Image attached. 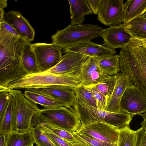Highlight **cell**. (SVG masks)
<instances>
[{
    "instance_id": "35",
    "label": "cell",
    "mask_w": 146,
    "mask_h": 146,
    "mask_svg": "<svg viewBox=\"0 0 146 146\" xmlns=\"http://www.w3.org/2000/svg\"><path fill=\"white\" fill-rule=\"evenodd\" d=\"M136 132L135 146H146V129L142 127Z\"/></svg>"
},
{
    "instance_id": "44",
    "label": "cell",
    "mask_w": 146,
    "mask_h": 146,
    "mask_svg": "<svg viewBox=\"0 0 146 146\" xmlns=\"http://www.w3.org/2000/svg\"><path fill=\"white\" fill-rule=\"evenodd\" d=\"M141 17L143 18L146 19V12Z\"/></svg>"
},
{
    "instance_id": "41",
    "label": "cell",
    "mask_w": 146,
    "mask_h": 146,
    "mask_svg": "<svg viewBox=\"0 0 146 146\" xmlns=\"http://www.w3.org/2000/svg\"><path fill=\"white\" fill-rule=\"evenodd\" d=\"M0 146H6L5 135L0 136Z\"/></svg>"
},
{
    "instance_id": "39",
    "label": "cell",
    "mask_w": 146,
    "mask_h": 146,
    "mask_svg": "<svg viewBox=\"0 0 146 146\" xmlns=\"http://www.w3.org/2000/svg\"><path fill=\"white\" fill-rule=\"evenodd\" d=\"M143 117V120L140 124L142 127L146 129V112L140 115Z\"/></svg>"
},
{
    "instance_id": "33",
    "label": "cell",
    "mask_w": 146,
    "mask_h": 146,
    "mask_svg": "<svg viewBox=\"0 0 146 146\" xmlns=\"http://www.w3.org/2000/svg\"><path fill=\"white\" fill-rule=\"evenodd\" d=\"M39 126L41 127L44 133L56 146H71L69 142L44 128Z\"/></svg>"
},
{
    "instance_id": "24",
    "label": "cell",
    "mask_w": 146,
    "mask_h": 146,
    "mask_svg": "<svg viewBox=\"0 0 146 146\" xmlns=\"http://www.w3.org/2000/svg\"><path fill=\"white\" fill-rule=\"evenodd\" d=\"M22 60L23 65L28 74L40 72L32 44L27 41L23 50Z\"/></svg>"
},
{
    "instance_id": "45",
    "label": "cell",
    "mask_w": 146,
    "mask_h": 146,
    "mask_svg": "<svg viewBox=\"0 0 146 146\" xmlns=\"http://www.w3.org/2000/svg\"><path fill=\"white\" fill-rule=\"evenodd\" d=\"M34 146V145H32V146Z\"/></svg>"
},
{
    "instance_id": "31",
    "label": "cell",
    "mask_w": 146,
    "mask_h": 146,
    "mask_svg": "<svg viewBox=\"0 0 146 146\" xmlns=\"http://www.w3.org/2000/svg\"><path fill=\"white\" fill-rule=\"evenodd\" d=\"M31 129L35 143L37 146H56L44 133L40 126H31Z\"/></svg>"
},
{
    "instance_id": "6",
    "label": "cell",
    "mask_w": 146,
    "mask_h": 146,
    "mask_svg": "<svg viewBox=\"0 0 146 146\" xmlns=\"http://www.w3.org/2000/svg\"><path fill=\"white\" fill-rule=\"evenodd\" d=\"M8 92L14 99L17 108L15 131L22 132L30 129L32 118L40 109L36 104L28 100L20 90L9 89Z\"/></svg>"
},
{
    "instance_id": "1",
    "label": "cell",
    "mask_w": 146,
    "mask_h": 146,
    "mask_svg": "<svg viewBox=\"0 0 146 146\" xmlns=\"http://www.w3.org/2000/svg\"><path fill=\"white\" fill-rule=\"evenodd\" d=\"M27 41L20 36L0 31V86L7 88L10 83L28 74L22 60Z\"/></svg>"
},
{
    "instance_id": "38",
    "label": "cell",
    "mask_w": 146,
    "mask_h": 146,
    "mask_svg": "<svg viewBox=\"0 0 146 146\" xmlns=\"http://www.w3.org/2000/svg\"><path fill=\"white\" fill-rule=\"evenodd\" d=\"M131 43L143 46L146 48V38L133 37L131 39Z\"/></svg>"
},
{
    "instance_id": "2",
    "label": "cell",
    "mask_w": 146,
    "mask_h": 146,
    "mask_svg": "<svg viewBox=\"0 0 146 146\" xmlns=\"http://www.w3.org/2000/svg\"><path fill=\"white\" fill-rule=\"evenodd\" d=\"M120 71L146 94V48L131 43L119 54Z\"/></svg>"
},
{
    "instance_id": "4",
    "label": "cell",
    "mask_w": 146,
    "mask_h": 146,
    "mask_svg": "<svg viewBox=\"0 0 146 146\" xmlns=\"http://www.w3.org/2000/svg\"><path fill=\"white\" fill-rule=\"evenodd\" d=\"M77 104L74 112L80 119L81 126L101 122L120 129L129 126L133 117L127 113L111 112L83 103L77 102Z\"/></svg>"
},
{
    "instance_id": "12",
    "label": "cell",
    "mask_w": 146,
    "mask_h": 146,
    "mask_svg": "<svg viewBox=\"0 0 146 146\" xmlns=\"http://www.w3.org/2000/svg\"><path fill=\"white\" fill-rule=\"evenodd\" d=\"M126 25L122 23L103 29L99 36L103 39L105 46L115 50L117 48H123L130 44L133 37L125 29Z\"/></svg>"
},
{
    "instance_id": "15",
    "label": "cell",
    "mask_w": 146,
    "mask_h": 146,
    "mask_svg": "<svg viewBox=\"0 0 146 146\" xmlns=\"http://www.w3.org/2000/svg\"><path fill=\"white\" fill-rule=\"evenodd\" d=\"M4 19L15 30L20 36L30 42L34 40L35 30L20 12L15 10L9 11L5 14Z\"/></svg>"
},
{
    "instance_id": "13",
    "label": "cell",
    "mask_w": 146,
    "mask_h": 146,
    "mask_svg": "<svg viewBox=\"0 0 146 146\" xmlns=\"http://www.w3.org/2000/svg\"><path fill=\"white\" fill-rule=\"evenodd\" d=\"M75 88L70 86H60L53 88H34L26 90L46 96L74 112L75 108L77 104L74 92Z\"/></svg>"
},
{
    "instance_id": "32",
    "label": "cell",
    "mask_w": 146,
    "mask_h": 146,
    "mask_svg": "<svg viewBox=\"0 0 146 146\" xmlns=\"http://www.w3.org/2000/svg\"><path fill=\"white\" fill-rule=\"evenodd\" d=\"M92 91L95 97L97 108L106 110L107 104L106 98L94 85L87 86Z\"/></svg>"
},
{
    "instance_id": "21",
    "label": "cell",
    "mask_w": 146,
    "mask_h": 146,
    "mask_svg": "<svg viewBox=\"0 0 146 146\" xmlns=\"http://www.w3.org/2000/svg\"><path fill=\"white\" fill-rule=\"evenodd\" d=\"M35 143L31 130H11L5 135L6 146H31Z\"/></svg>"
},
{
    "instance_id": "40",
    "label": "cell",
    "mask_w": 146,
    "mask_h": 146,
    "mask_svg": "<svg viewBox=\"0 0 146 146\" xmlns=\"http://www.w3.org/2000/svg\"><path fill=\"white\" fill-rule=\"evenodd\" d=\"M5 13L4 9H0V23L5 22L4 16Z\"/></svg>"
},
{
    "instance_id": "16",
    "label": "cell",
    "mask_w": 146,
    "mask_h": 146,
    "mask_svg": "<svg viewBox=\"0 0 146 146\" xmlns=\"http://www.w3.org/2000/svg\"><path fill=\"white\" fill-rule=\"evenodd\" d=\"M64 52L77 53L88 57L100 58L115 55L116 51L105 46L91 41L75 45L63 49Z\"/></svg>"
},
{
    "instance_id": "34",
    "label": "cell",
    "mask_w": 146,
    "mask_h": 146,
    "mask_svg": "<svg viewBox=\"0 0 146 146\" xmlns=\"http://www.w3.org/2000/svg\"><path fill=\"white\" fill-rule=\"evenodd\" d=\"M11 96L8 92H0V118L3 116L7 108Z\"/></svg>"
},
{
    "instance_id": "3",
    "label": "cell",
    "mask_w": 146,
    "mask_h": 146,
    "mask_svg": "<svg viewBox=\"0 0 146 146\" xmlns=\"http://www.w3.org/2000/svg\"><path fill=\"white\" fill-rule=\"evenodd\" d=\"M81 71L62 74L42 72L26 74L8 85L9 89L24 90L38 88H53L60 86L76 88L83 82Z\"/></svg>"
},
{
    "instance_id": "5",
    "label": "cell",
    "mask_w": 146,
    "mask_h": 146,
    "mask_svg": "<svg viewBox=\"0 0 146 146\" xmlns=\"http://www.w3.org/2000/svg\"><path fill=\"white\" fill-rule=\"evenodd\" d=\"M103 29L98 25L91 24L70 25L52 35V43L64 49L91 41L99 36Z\"/></svg>"
},
{
    "instance_id": "30",
    "label": "cell",
    "mask_w": 146,
    "mask_h": 146,
    "mask_svg": "<svg viewBox=\"0 0 146 146\" xmlns=\"http://www.w3.org/2000/svg\"><path fill=\"white\" fill-rule=\"evenodd\" d=\"M72 133L76 141L87 146H118V143H111L89 137L77 131Z\"/></svg>"
},
{
    "instance_id": "28",
    "label": "cell",
    "mask_w": 146,
    "mask_h": 146,
    "mask_svg": "<svg viewBox=\"0 0 146 146\" xmlns=\"http://www.w3.org/2000/svg\"><path fill=\"white\" fill-rule=\"evenodd\" d=\"M117 77V74L113 76L106 75L100 82L94 85L106 98L107 106L114 90Z\"/></svg>"
},
{
    "instance_id": "27",
    "label": "cell",
    "mask_w": 146,
    "mask_h": 146,
    "mask_svg": "<svg viewBox=\"0 0 146 146\" xmlns=\"http://www.w3.org/2000/svg\"><path fill=\"white\" fill-rule=\"evenodd\" d=\"M77 102L97 108L96 102L92 91L83 83L74 89Z\"/></svg>"
},
{
    "instance_id": "10",
    "label": "cell",
    "mask_w": 146,
    "mask_h": 146,
    "mask_svg": "<svg viewBox=\"0 0 146 146\" xmlns=\"http://www.w3.org/2000/svg\"><path fill=\"white\" fill-rule=\"evenodd\" d=\"M124 3L123 0H102L98 19L106 26L115 25L123 21Z\"/></svg>"
},
{
    "instance_id": "26",
    "label": "cell",
    "mask_w": 146,
    "mask_h": 146,
    "mask_svg": "<svg viewBox=\"0 0 146 146\" xmlns=\"http://www.w3.org/2000/svg\"><path fill=\"white\" fill-rule=\"evenodd\" d=\"M125 28L133 37L146 38V19L135 18L126 24Z\"/></svg>"
},
{
    "instance_id": "42",
    "label": "cell",
    "mask_w": 146,
    "mask_h": 146,
    "mask_svg": "<svg viewBox=\"0 0 146 146\" xmlns=\"http://www.w3.org/2000/svg\"><path fill=\"white\" fill-rule=\"evenodd\" d=\"M7 0H0V9H4L7 7Z\"/></svg>"
},
{
    "instance_id": "43",
    "label": "cell",
    "mask_w": 146,
    "mask_h": 146,
    "mask_svg": "<svg viewBox=\"0 0 146 146\" xmlns=\"http://www.w3.org/2000/svg\"><path fill=\"white\" fill-rule=\"evenodd\" d=\"M69 143L71 146H87L77 141L75 142H69Z\"/></svg>"
},
{
    "instance_id": "11",
    "label": "cell",
    "mask_w": 146,
    "mask_h": 146,
    "mask_svg": "<svg viewBox=\"0 0 146 146\" xmlns=\"http://www.w3.org/2000/svg\"><path fill=\"white\" fill-rule=\"evenodd\" d=\"M119 129L106 123L96 122L81 126L77 131L89 137L117 144L118 143Z\"/></svg>"
},
{
    "instance_id": "18",
    "label": "cell",
    "mask_w": 146,
    "mask_h": 146,
    "mask_svg": "<svg viewBox=\"0 0 146 146\" xmlns=\"http://www.w3.org/2000/svg\"><path fill=\"white\" fill-rule=\"evenodd\" d=\"M129 77L122 73L117 74L115 84L107 107L106 111L120 113V102L127 88L131 84Z\"/></svg>"
},
{
    "instance_id": "29",
    "label": "cell",
    "mask_w": 146,
    "mask_h": 146,
    "mask_svg": "<svg viewBox=\"0 0 146 146\" xmlns=\"http://www.w3.org/2000/svg\"><path fill=\"white\" fill-rule=\"evenodd\" d=\"M119 129L118 146H135L136 131L131 129L129 126Z\"/></svg>"
},
{
    "instance_id": "25",
    "label": "cell",
    "mask_w": 146,
    "mask_h": 146,
    "mask_svg": "<svg viewBox=\"0 0 146 146\" xmlns=\"http://www.w3.org/2000/svg\"><path fill=\"white\" fill-rule=\"evenodd\" d=\"M29 100L36 104L40 105L44 108H51L63 106L60 103L43 94L29 90H25L24 93Z\"/></svg>"
},
{
    "instance_id": "7",
    "label": "cell",
    "mask_w": 146,
    "mask_h": 146,
    "mask_svg": "<svg viewBox=\"0 0 146 146\" xmlns=\"http://www.w3.org/2000/svg\"><path fill=\"white\" fill-rule=\"evenodd\" d=\"M39 112L48 121L71 133L78 130L82 125L77 114L65 106L44 108L40 109Z\"/></svg>"
},
{
    "instance_id": "9",
    "label": "cell",
    "mask_w": 146,
    "mask_h": 146,
    "mask_svg": "<svg viewBox=\"0 0 146 146\" xmlns=\"http://www.w3.org/2000/svg\"><path fill=\"white\" fill-rule=\"evenodd\" d=\"M121 112L133 116L146 112V94L140 89L131 84L125 90L120 104Z\"/></svg>"
},
{
    "instance_id": "22",
    "label": "cell",
    "mask_w": 146,
    "mask_h": 146,
    "mask_svg": "<svg viewBox=\"0 0 146 146\" xmlns=\"http://www.w3.org/2000/svg\"><path fill=\"white\" fill-rule=\"evenodd\" d=\"M125 12L123 23L127 24L146 12V0H129L124 3Z\"/></svg>"
},
{
    "instance_id": "8",
    "label": "cell",
    "mask_w": 146,
    "mask_h": 146,
    "mask_svg": "<svg viewBox=\"0 0 146 146\" xmlns=\"http://www.w3.org/2000/svg\"><path fill=\"white\" fill-rule=\"evenodd\" d=\"M32 46L40 72L52 68L60 61L62 49L56 45L38 42L32 44Z\"/></svg>"
},
{
    "instance_id": "23",
    "label": "cell",
    "mask_w": 146,
    "mask_h": 146,
    "mask_svg": "<svg viewBox=\"0 0 146 146\" xmlns=\"http://www.w3.org/2000/svg\"><path fill=\"white\" fill-rule=\"evenodd\" d=\"M97 58L99 67L103 74L113 76L120 71L119 55Z\"/></svg>"
},
{
    "instance_id": "36",
    "label": "cell",
    "mask_w": 146,
    "mask_h": 146,
    "mask_svg": "<svg viewBox=\"0 0 146 146\" xmlns=\"http://www.w3.org/2000/svg\"><path fill=\"white\" fill-rule=\"evenodd\" d=\"M89 5L92 11V13L97 14L101 5L102 0H87Z\"/></svg>"
},
{
    "instance_id": "37",
    "label": "cell",
    "mask_w": 146,
    "mask_h": 146,
    "mask_svg": "<svg viewBox=\"0 0 146 146\" xmlns=\"http://www.w3.org/2000/svg\"><path fill=\"white\" fill-rule=\"evenodd\" d=\"M0 31H4L20 36L15 30L5 21L0 23Z\"/></svg>"
},
{
    "instance_id": "20",
    "label": "cell",
    "mask_w": 146,
    "mask_h": 146,
    "mask_svg": "<svg viewBox=\"0 0 146 146\" xmlns=\"http://www.w3.org/2000/svg\"><path fill=\"white\" fill-rule=\"evenodd\" d=\"M17 108L11 96L7 108L0 118V136L5 135L11 130H15L16 125Z\"/></svg>"
},
{
    "instance_id": "19",
    "label": "cell",
    "mask_w": 146,
    "mask_h": 146,
    "mask_svg": "<svg viewBox=\"0 0 146 146\" xmlns=\"http://www.w3.org/2000/svg\"><path fill=\"white\" fill-rule=\"evenodd\" d=\"M68 1L71 18L70 25L82 24L84 21V16L92 13L86 0H69Z\"/></svg>"
},
{
    "instance_id": "14",
    "label": "cell",
    "mask_w": 146,
    "mask_h": 146,
    "mask_svg": "<svg viewBox=\"0 0 146 146\" xmlns=\"http://www.w3.org/2000/svg\"><path fill=\"white\" fill-rule=\"evenodd\" d=\"M88 57L77 53L67 52L62 56L60 61L56 66L42 72L62 74L79 71Z\"/></svg>"
},
{
    "instance_id": "17",
    "label": "cell",
    "mask_w": 146,
    "mask_h": 146,
    "mask_svg": "<svg viewBox=\"0 0 146 146\" xmlns=\"http://www.w3.org/2000/svg\"><path fill=\"white\" fill-rule=\"evenodd\" d=\"M106 75L100 71L97 58L88 57L81 68V78L83 84L86 86L98 83Z\"/></svg>"
}]
</instances>
